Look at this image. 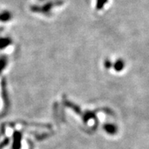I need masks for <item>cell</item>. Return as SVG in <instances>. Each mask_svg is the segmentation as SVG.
Wrapping results in <instances>:
<instances>
[{"label": "cell", "instance_id": "1", "mask_svg": "<svg viewBox=\"0 0 149 149\" xmlns=\"http://www.w3.org/2000/svg\"><path fill=\"white\" fill-rule=\"evenodd\" d=\"M107 0H97V9H100L102 8L104 4H106Z\"/></svg>", "mask_w": 149, "mask_h": 149}]
</instances>
